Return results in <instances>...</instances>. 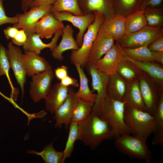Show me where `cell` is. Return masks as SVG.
Segmentation results:
<instances>
[{
  "label": "cell",
  "mask_w": 163,
  "mask_h": 163,
  "mask_svg": "<svg viewBox=\"0 0 163 163\" xmlns=\"http://www.w3.org/2000/svg\"><path fill=\"white\" fill-rule=\"evenodd\" d=\"M114 138L109 124L95 113L91 112L78 124V140L92 150H95L104 141Z\"/></svg>",
  "instance_id": "cell-1"
},
{
  "label": "cell",
  "mask_w": 163,
  "mask_h": 163,
  "mask_svg": "<svg viewBox=\"0 0 163 163\" xmlns=\"http://www.w3.org/2000/svg\"><path fill=\"white\" fill-rule=\"evenodd\" d=\"M162 1L163 0H144L139 10L143 11L146 8H157Z\"/></svg>",
  "instance_id": "cell-41"
},
{
  "label": "cell",
  "mask_w": 163,
  "mask_h": 163,
  "mask_svg": "<svg viewBox=\"0 0 163 163\" xmlns=\"http://www.w3.org/2000/svg\"><path fill=\"white\" fill-rule=\"evenodd\" d=\"M50 11L67 12L78 16L84 15L79 7L77 0H56L52 5Z\"/></svg>",
  "instance_id": "cell-33"
},
{
  "label": "cell",
  "mask_w": 163,
  "mask_h": 163,
  "mask_svg": "<svg viewBox=\"0 0 163 163\" xmlns=\"http://www.w3.org/2000/svg\"><path fill=\"white\" fill-rule=\"evenodd\" d=\"M77 0L84 14L97 11L104 16L105 19H108L115 15L112 0Z\"/></svg>",
  "instance_id": "cell-18"
},
{
  "label": "cell",
  "mask_w": 163,
  "mask_h": 163,
  "mask_svg": "<svg viewBox=\"0 0 163 163\" xmlns=\"http://www.w3.org/2000/svg\"><path fill=\"white\" fill-rule=\"evenodd\" d=\"M95 19L94 22L88 28L84 34L82 44L77 50H72L70 56V59L74 65H79L85 67L88 62L91 50L100 26L105 19L104 16L100 12L94 11Z\"/></svg>",
  "instance_id": "cell-5"
},
{
  "label": "cell",
  "mask_w": 163,
  "mask_h": 163,
  "mask_svg": "<svg viewBox=\"0 0 163 163\" xmlns=\"http://www.w3.org/2000/svg\"><path fill=\"white\" fill-rule=\"evenodd\" d=\"M143 11L147 21V25L154 27H162L163 8H148Z\"/></svg>",
  "instance_id": "cell-37"
},
{
  "label": "cell",
  "mask_w": 163,
  "mask_h": 163,
  "mask_svg": "<svg viewBox=\"0 0 163 163\" xmlns=\"http://www.w3.org/2000/svg\"><path fill=\"white\" fill-rule=\"evenodd\" d=\"M35 0H21V8L24 12L27 11L31 7Z\"/></svg>",
  "instance_id": "cell-47"
},
{
  "label": "cell",
  "mask_w": 163,
  "mask_h": 163,
  "mask_svg": "<svg viewBox=\"0 0 163 163\" xmlns=\"http://www.w3.org/2000/svg\"><path fill=\"white\" fill-rule=\"evenodd\" d=\"M144 0H112L115 14L125 17L138 10Z\"/></svg>",
  "instance_id": "cell-30"
},
{
  "label": "cell",
  "mask_w": 163,
  "mask_h": 163,
  "mask_svg": "<svg viewBox=\"0 0 163 163\" xmlns=\"http://www.w3.org/2000/svg\"><path fill=\"white\" fill-rule=\"evenodd\" d=\"M78 99L74 90L71 87L69 88L67 97L54 113L56 127L61 128L64 125L65 128L68 129Z\"/></svg>",
  "instance_id": "cell-14"
},
{
  "label": "cell",
  "mask_w": 163,
  "mask_h": 163,
  "mask_svg": "<svg viewBox=\"0 0 163 163\" xmlns=\"http://www.w3.org/2000/svg\"><path fill=\"white\" fill-rule=\"evenodd\" d=\"M78 124L72 121L69 126V133L65 148L62 152L64 161L71 157L74 150V145L78 140Z\"/></svg>",
  "instance_id": "cell-36"
},
{
  "label": "cell",
  "mask_w": 163,
  "mask_h": 163,
  "mask_svg": "<svg viewBox=\"0 0 163 163\" xmlns=\"http://www.w3.org/2000/svg\"><path fill=\"white\" fill-rule=\"evenodd\" d=\"M7 54L10 68L13 71L18 83L21 89L23 98L24 92V86L27 76L26 71L22 60L23 53L18 47L9 42L8 45Z\"/></svg>",
  "instance_id": "cell-11"
},
{
  "label": "cell",
  "mask_w": 163,
  "mask_h": 163,
  "mask_svg": "<svg viewBox=\"0 0 163 163\" xmlns=\"http://www.w3.org/2000/svg\"><path fill=\"white\" fill-rule=\"evenodd\" d=\"M74 30L71 26L67 25L62 29V38L58 45L51 51L54 58L59 61L63 60L62 54L69 50H78L80 48L73 36Z\"/></svg>",
  "instance_id": "cell-20"
},
{
  "label": "cell",
  "mask_w": 163,
  "mask_h": 163,
  "mask_svg": "<svg viewBox=\"0 0 163 163\" xmlns=\"http://www.w3.org/2000/svg\"><path fill=\"white\" fill-rule=\"evenodd\" d=\"M68 67L62 65L55 69V75L58 79L61 81L68 75Z\"/></svg>",
  "instance_id": "cell-43"
},
{
  "label": "cell",
  "mask_w": 163,
  "mask_h": 163,
  "mask_svg": "<svg viewBox=\"0 0 163 163\" xmlns=\"http://www.w3.org/2000/svg\"><path fill=\"white\" fill-rule=\"evenodd\" d=\"M152 53L154 61L163 65V52L152 51Z\"/></svg>",
  "instance_id": "cell-46"
},
{
  "label": "cell",
  "mask_w": 163,
  "mask_h": 163,
  "mask_svg": "<svg viewBox=\"0 0 163 163\" xmlns=\"http://www.w3.org/2000/svg\"><path fill=\"white\" fill-rule=\"evenodd\" d=\"M22 60L27 76L29 77L52 69V66L44 58L34 52L24 51Z\"/></svg>",
  "instance_id": "cell-16"
},
{
  "label": "cell",
  "mask_w": 163,
  "mask_h": 163,
  "mask_svg": "<svg viewBox=\"0 0 163 163\" xmlns=\"http://www.w3.org/2000/svg\"><path fill=\"white\" fill-rule=\"evenodd\" d=\"M125 102L115 100L108 95L99 115L110 126L114 139L131 134L124 119Z\"/></svg>",
  "instance_id": "cell-2"
},
{
  "label": "cell",
  "mask_w": 163,
  "mask_h": 163,
  "mask_svg": "<svg viewBox=\"0 0 163 163\" xmlns=\"http://www.w3.org/2000/svg\"><path fill=\"white\" fill-rule=\"evenodd\" d=\"M0 94L2 95L3 97H5V96H4L0 91Z\"/></svg>",
  "instance_id": "cell-48"
},
{
  "label": "cell",
  "mask_w": 163,
  "mask_h": 163,
  "mask_svg": "<svg viewBox=\"0 0 163 163\" xmlns=\"http://www.w3.org/2000/svg\"><path fill=\"white\" fill-rule=\"evenodd\" d=\"M144 11L139 10L126 17V34L138 31L147 25Z\"/></svg>",
  "instance_id": "cell-29"
},
{
  "label": "cell",
  "mask_w": 163,
  "mask_h": 163,
  "mask_svg": "<svg viewBox=\"0 0 163 163\" xmlns=\"http://www.w3.org/2000/svg\"><path fill=\"white\" fill-rule=\"evenodd\" d=\"M130 134H124L115 139L116 148L130 158L150 163L152 154L146 143L147 139Z\"/></svg>",
  "instance_id": "cell-4"
},
{
  "label": "cell",
  "mask_w": 163,
  "mask_h": 163,
  "mask_svg": "<svg viewBox=\"0 0 163 163\" xmlns=\"http://www.w3.org/2000/svg\"><path fill=\"white\" fill-rule=\"evenodd\" d=\"M19 30L14 26H9L4 30V34L7 40H11L16 36Z\"/></svg>",
  "instance_id": "cell-44"
},
{
  "label": "cell",
  "mask_w": 163,
  "mask_h": 163,
  "mask_svg": "<svg viewBox=\"0 0 163 163\" xmlns=\"http://www.w3.org/2000/svg\"><path fill=\"white\" fill-rule=\"evenodd\" d=\"M155 123L152 143L154 145H163V91L161 92L158 105L154 112Z\"/></svg>",
  "instance_id": "cell-27"
},
{
  "label": "cell",
  "mask_w": 163,
  "mask_h": 163,
  "mask_svg": "<svg viewBox=\"0 0 163 163\" xmlns=\"http://www.w3.org/2000/svg\"><path fill=\"white\" fill-rule=\"evenodd\" d=\"M147 46L133 48H123L126 55L134 60L141 62L154 61L152 51Z\"/></svg>",
  "instance_id": "cell-34"
},
{
  "label": "cell",
  "mask_w": 163,
  "mask_h": 163,
  "mask_svg": "<svg viewBox=\"0 0 163 163\" xmlns=\"http://www.w3.org/2000/svg\"><path fill=\"white\" fill-rule=\"evenodd\" d=\"M55 17L59 21H68L77 28L79 32L76 37V41L80 47L87 29L94 21L95 16L93 13L78 16L67 12H52Z\"/></svg>",
  "instance_id": "cell-12"
},
{
  "label": "cell",
  "mask_w": 163,
  "mask_h": 163,
  "mask_svg": "<svg viewBox=\"0 0 163 163\" xmlns=\"http://www.w3.org/2000/svg\"><path fill=\"white\" fill-rule=\"evenodd\" d=\"M94 104L78 98L73 112L71 122L78 124L82 122L91 113Z\"/></svg>",
  "instance_id": "cell-35"
},
{
  "label": "cell",
  "mask_w": 163,
  "mask_h": 163,
  "mask_svg": "<svg viewBox=\"0 0 163 163\" xmlns=\"http://www.w3.org/2000/svg\"><path fill=\"white\" fill-rule=\"evenodd\" d=\"M137 79L145 106L148 112L153 115L158 105L163 90L145 72Z\"/></svg>",
  "instance_id": "cell-8"
},
{
  "label": "cell",
  "mask_w": 163,
  "mask_h": 163,
  "mask_svg": "<svg viewBox=\"0 0 163 163\" xmlns=\"http://www.w3.org/2000/svg\"><path fill=\"white\" fill-rule=\"evenodd\" d=\"M27 35L23 29L19 30L16 36L11 39L12 43L18 46H23L26 42Z\"/></svg>",
  "instance_id": "cell-39"
},
{
  "label": "cell",
  "mask_w": 163,
  "mask_h": 163,
  "mask_svg": "<svg viewBox=\"0 0 163 163\" xmlns=\"http://www.w3.org/2000/svg\"><path fill=\"white\" fill-rule=\"evenodd\" d=\"M69 87L57 83L51 87L44 99L46 109L51 114H54L68 96Z\"/></svg>",
  "instance_id": "cell-19"
},
{
  "label": "cell",
  "mask_w": 163,
  "mask_h": 163,
  "mask_svg": "<svg viewBox=\"0 0 163 163\" xmlns=\"http://www.w3.org/2000/svg\"><path fill=\"white\" fill-rule=\"evenodd\" d=\"M27 152L40 156L46 163H63L65 162L62 152L56 151L53 147V143L46 145L40 152L29 150Z\"/></svg>",
  "instance_id": "cell-32"
},
{
  "label": "cell",
  "mask_w": 163,
  "mask_h": 163,
  "mask_svg": "<svg viewBox=\"0 0 163 163\" xmlns=\"http://www.w3.org/2000/svg\"><path fill=\"white\" fill-rule=\"evenodd\" d=\"M99 30L109 34L116 41L126 34V17L115 14L108 19H105Z\"/></svg>",
  "instance_id": "cell-21"
},
{
  "label": "cell",
  "mask_w": 163,
  "mask_h": 163,
  "mask_svg": "<svg viewBox=\"0 0 163 163\" xmlns=\"http://www.w3.org/2000/svg\"><path fill=\"white\" fill-rule=\"evenodd\" d=\"M10 68L9 61L7 54V50L0 44V76H6L11 88V99L14 101L17 99L19 94L18 89L14 88L12 83L9 71Z\"/></svg>",
  "instance_id": "cell-31"
},
{
  "label": "cell",
  "mask_w": 163,
  "mask_h": 163,
  "mask_svg": "<svg viewBox=\"0 0 163 163\" xmlns=\"http://www.w3.org/2000/svg\"><path fill=\"white\" fill-rule=\"evenodd\" d=\"M125 55L123 48L116 42L103 57L93 64L101 71L110 75L116 72L119 64Z\"/></svg>",
  "instance_id": "cell-13"
},
{
  "label": "cell",
  "mask_w": 163,
  "mask_h": 163,
  "mask_svg": "<svg viewBox=\"0 0 163 163\" xmlns=\"http://www.w3.org/2000/svg\"><path fill=\"white\" fill-rule=\"evenodd\" d=\"M62 33V30H60L54 34L51 41L49 43H44L40 37L36 33L27 35V40L23 46L24 51L30 52L40 54L41 51L48 48L52 51L57 46L58 40Z\"/></svg>",
  "instance_id": "cell-22"
},
{
  "label": "cell",
  "mask_w": 163,
  "mask_h": 163,
  "mask_svg": "<svg viewBox=\"0 0 163 163\" xmlns=\"http://www.w3.org/2000/svg\"><path fill=\"white\" fill-rule=\"evenodd\" d=\"M162 36V27H154L147 25L138 31L125 34L116 42L123 48L148 46L156 39Z\"/></svg>",
  "instance_id": "cell-7"
},
{
  "label": "cell",
  "mask_w": 163,
  "mask_h": 163,
  "mask_svg": "<svg viewBox=\"0 0 163 163\" xmlns=\"http://www.w3.org/2000/svg\"><path fill=\"white\" fill-rule=\"evenodd\" d=\"M3 0H0V26L6 24H16L18 21L19 14L12 17L7 15L3 4Z\"/></svg>",
  "instance_id": "cell-38"
},
{
  "label": "cell",
  "mask_w": 163,
  "mask_h": 163,
  "mask_svg": "<svg viewBox=\"0 0 163 163\" xmlns=\"http://www.w3.org/2000/svg\"><path fill=\"white\" fill-rule=\"evenodd\" d=\"M123 59L132 62L143 72L146 73L163 90V65L154 61H137L131 59L126 55L124 56Z\"/></svg>",
  "instance_id": "cell-23"
},
{
  "label": "cell",
  "mask_w": 163,
  "mask_h": 163,
  "mask_svg": "<svg viewBox=\"0 0 163 163\" xmlns=\"http://www.w3.org/2000/svg\"><path fill=\"white\" fill-rule=\"evenodd\" d=\"M78 72L80 85L78 91L75 92L77 97L86 102L94 103L97 96V94L94 93L89 88L88 80L82 67L77 64H74Z\"/></svg>",
  "instance_id": "cell-26"
},
{
  "label": "cell",
  "mask_w": 163,
  "mask_h": 163,
  "mask_svg": "<svg viewBox=\"0 0 163 163\" xmlns=\"http://www.w3.org/2000/svg\"><path fill=\"white\" fill-rule=\"evenodd\" d=\"M60 83L64 86L69 87L72 86L78 87L79 86L78 80L75 78L67 75L60 81Z\"/></svg>",
  "instance_id": "cell-42"
},
{
  "label": "cell",
  "mask_w": 163,
  "mask_h": 163,
  "mask_svg": "<svg viewBox=\"0 0 163 163\" xmlns=\"http://www.w3.org/2000/svg\"><path fill=\"white\" fill-rule=\"evenodd\" d=\"M131 62L123 59L117 66L116 72L127 82L137 79L143 73Z\"/></svg>",
  "instance_id": "cell-28"
},
{
  "label": "cell",
  "mask_w": 163,
  "mask_h": 163,
  "mask_svg": "<svg viewBox=\"0 0 163 163\" xmlns=\"http://www.w3.org/2000/svg\"><path fill=\"white\" fill-rule=\"evenodd\" d=\"M115 41L109 34L99 30L92 44L88 62L94 63L102 57L111 48Z\"/></svg>",
  "instance_id": "cell-17"
},
{
  "label": "cell",
  "mask_w": 163,
  "mask_h": 163,
  "mask_svg": "<svg viewBox=\"0 0 163 163\" xmlns=\"http://www.w3.org/2000/svg\"><path fill=\"white\" fill-rule=\"evenodd\" d=\"M148 47L152 51L163 52V36L156 39L149 44Z\"/></svg>",
  "instance_id": "cell-40"
},
{
  "label": "cell",
  "mask_w": 163,
  "mask_h": 163,
  "mask_svg": "<svg viewBox=\"0 0 163 163\" xmlns=\"http://www.w3.org/2000/svg\"><path fill=\"white\" fill-rule=\"evenodd\" d=\"M52 69L39 73L31 77L29 94L35 103L44 99L51 87L54 78Z\"/></svg>",
  "instance_id": "cell-10"
},
{
  "label": "cell",
  "mask_w": 163,
  "mask_h": 163,
  "mask_svg": "<svg viewBox=\"0 0 163 163\" xmlns=\"http://www.w3.org/2000/svg\"><path fill=\"white\" fill-rule=\"evenodd\" d=\"M123 101L125 102L126 105L148 112L142 97L137 79L127 82V89Z\"/></svg>",
  "instance_id": "cell-24"
},
{
  "label": "cell",
  "mask_w": 163,
  "mask_h": 163,
  "mask_svg": "<svg viewBox=\"0 0 163 163\" xmlns=\"http://www.w3.org/2000/svg\"><path fill=\"white\" fill-rule=\"evenodd\" d=\"M64 26L57 20L52 12H50L44 15L37 22L35 32L40 38L50 39L58 31L62 30Z\"/></svg>",
  "instance_id": "cell-15"
},
{
  "label": "cell",
  "mask_w": 163,
  "mask_h": 163,
  "mask_svg": "<svg viewBox=\"0 0 163 163\" xmlns=\"http://www.w3.org/2000/svg\"><path fill=\"white\" fill-rule=\"evenodd\" d=\"M56 0H35L31 7L44 5H52Z\"/></svg>",
  "instance_id": "cell-45"
},
{
  "label": "cell",
  "mask_w": 163,
  "mask_h": 163,
  "mask_svg": "<svg viewBox=\"0 0 163 163\" xmlns=\"http://www.w3.org/2000/svg\"><path fill=\"white\" fill-rule=\"evenodd\" d=\"M91 78L92 90L97 92V97L91 112L98 115L108 97L107 87L110 75L96 68L93 63L88 62L85 66Z\"/></svg>",
  "instance_id": "cell-6"
},
{
  "label": "cell",
  "mask_w": 163,
  "mask_h": 163,
  "mask_svg": "<svg viewBox=\"0 0 163 163\" xmlns=\"http://www.w3.org/2000/svg\"><path fill=\"white\" fill-rule=\"evenodd\" d=\"M127 82L116 72L110 75L107 87L108 96L115 100L123 101Z\"/></svg>",
  "instance_id": "cell-25"
},
{
  "label": "cell",
  "mask_w": 163,
  "mask_h": 163,
  "mask_svg": "<svg viewBox=\"0 0 163 163\" xmlns=\"http://www.w3.org/2000/svg\"><path fill=\"white\" fill-rule=\"evenodd\" d=\"M52 5L33 6L27 11L19 14L18 22L14 26L23 29L27 35L35 33L38 21L46 14L50 12Z\"/></svg>",
  "instance_id": "cell-9"
},
{
  "label": "cell",
  "mask_w": 163,
  "mask_h": 163,
  "mask_svg": "<svg viewBox=\"0 0 163 163\" xmlns=\"http://www.w3.org/2000/svg\"><path fill=\"white\" fill-rule=\"evenodd\" d=\"M124 119L133 135L147 139L153 133L155 118L149 112L125 104Z\"/></svg>",
  "instance_id": "cell-3"
}]
</instances>
